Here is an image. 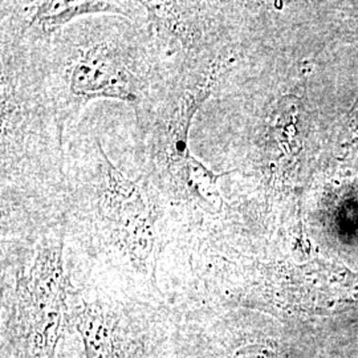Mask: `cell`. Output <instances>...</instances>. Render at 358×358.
<instances>
[{
  "instance_id": "cell-1",
  "label": "cell",
  "mask_w": 358,
  "mask_h": 358,
  "mask_svg": "<svg viewBox=\"0 0 358 358\" xmlns=\"http://www.w3.org/2000/svg\"><path fill=\"white\" fill-rule=\"evenodd\" d=\"M75 288L65 264L64 229L41 235L16 269L13 292L3 294V357L56 358Z\"/></svg>"
},
{
  "instance_id": "cell-2",
  "label": "cell",
  "mask_w": 358,
  "mask_h": 358,
  "mask_svg": "<svg viewBox=\"0 0 358 358\" xmlns=\"http://www.w3.org/2000/svg\"><path fill=\"white\" fill-rule=\"evenodd\" d=\"M64 333L84 358H178L179 315L166 303L76 287Z\"/></svg>"
},
{
  "instance_id": "cell-3",
  "label": "cell",
  "mask_w": 358,
  "mask_h": 358,
  "mask_svg": "<svg viewBox=\"0 0 358 358\" xmlns=\"http://www.w3.org/2000/svg\"><path fill=\"white\" fill-rule=\"evenodd\" d=\"M99 143V142H97ZM101 189L99 196V251L130 278H137L141 288L161 294L157 285V264L162 250L157 222V208L148 201L140 185L122 176L103 153Z\"/></svg>"
},
{
  "instance_id": "cell-4",
  "label": "cell",
  "mask_w": 358,
  "mask_h": 358,
  "mask_svg": "<svg viewBox=\"0 0 358 358\" xmlns=\"http://www.w3.org/2000/svg\"><path fill=\"white\" fill-rule=\"evenodd\" d=\"M64 87L65 101L59 106L62 127L69 115L92 100L115 99L131 103L138 100L137 78L122 55L105 44L80 51L71 59L65 68Z\"/></svg>"
},
{
  "instance_id": "cell-5",
  "label": "cell",
  "mask_w": 358,
  "mask_h": 358,
  "mask_svg": "<svg viewBox=\"0 0 358 358\" xmlns=\"http://www.w3.org/2000/svg\"><path fill=\"white\" fill-rule=\"evenodd\" d=\"M103 13L128 15L125 6L115 1H44L36 7L31 24L52 31L72 22L77 16Z\"/></svg>"
},
{
  "instance_id": "cell-6",
  "label": "cell",
  "mask_w": 358,
  "mask_h": 358,
  "mask_svg": "<svg viewBox=\"0 0 358 358\" xmlns=\"http://www.w3.org/2000/svg\"><path fill=\"white\" fill-rule=\"evenodd\" d=\"M155 26L162 28L167 35L177 38L183 45H189L195 40L196 29L187 16V8L182 3L170 1H142Z\"/></svg>"
},
{
  "instance_id": "cell-7",
  "label": "cell",
  "mask_w": 358,
  "mask_h": 358,
  "mask_svg": "<svg viewBox=\"0 0 358 358\" xmlns=\"http://www.w3.org/2000/svg\"><path fill=\"white\" fill-rule=\"evenodd\" d=\"M178 358H208L205 355L196 352V350H192L187 346L182 345L180 343L178 344Z\"/></svg>"
}]
</instances>
